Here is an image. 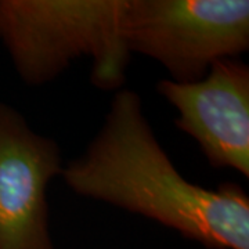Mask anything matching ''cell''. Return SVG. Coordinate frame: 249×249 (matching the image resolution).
<instances>
[{"label": "cell", "instance_id": "cell-1", "mask_svg": "<svg viewBox=\"0 0 249 249\" xmlns=\"http://www.w3.org/2000/svg\"><path fill=\"white\" fill-rule=\"evenodd\" d=\"M61 175L76 194L150 217L206 248L249 249L245 191L187 181L155 139L136 91L116 93L97 137Z\"/></svg>", "mask_w": 249, "mask_h": 249}, {"label": "cell", "instance_id": "cell-2", "mask_svg": "<svg viewBox=\"0 0 249 249\" xmlns=\"http://www.w3.org/2000/svg\"><path fill=\"white\" fill-rule=\"evenodd\" d=\"M126 1L0 0V40L28 85L47 83L90 55L93 85L121 89L132 54L124 34Z\"/></svg>", "mask_w": 249, "mask_h": 249}, {"label": "cell", "instance_id": "cell-3", "mask_svg": "<svg viewBox=\"0 0 249 249\" xmlns=\"http://www.w3.org/2000/svg\"><path fill=\"white\" fill-rule=\"evenodd\" d=\"M124 34L130 53L160 62L173 82L193 83L248 50L249 1L127 0Z\"/></svg>", "mask_w": 249, "mask_h": 249}, {"label": "cell", "instance_id": "cell-4", "mask_svg": "<svg viewBox=\"0 0 249 249\" xmlns=\"http://www.w3.org/2000/svg\"><path fill=\"white\" fill-rule=\"evenodd\" d=\"M61 170L58 144L0 103V249H54L46 193Z\"/></svg>", "mask_w": 249, "mask_h": 249}, {"label": "cell", "instance_id": "cell-5", "mask_svg": "<svg viewBox=\"0 0 249 249\" xmlns=\"http://www.w3.org/2000/svg\"><path fill=\"white\" fill-rule=\"evenodd\" d=\"M157 90L178 109L176 126L190 134L214 168L249 176V68L223 58L198 82H158Z\"/></svg>", "mask_w": 249, "mask_h": 249}]
</instances>
